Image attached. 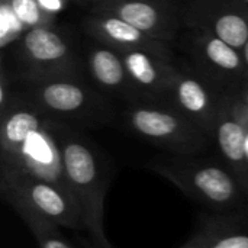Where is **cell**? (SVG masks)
<instances>
[{"label": "cell", "mask_w": 248, "mask_h": 248, "mask_svg": "<svg viewBox=\"0 0 248 248\" xmlns=\"http://www.w3.org/2000/svg\"><path fill=\"white\" fill-rule=\"evenodd\" d=\"M186 0H124L87 9L89 13L119 17L147 36L171 45L185 28Z\"/></svg>", "instance_id": "cell-7"}, {"label": "cell", "mask_w": 248, "mask_h": 248, "mask_svg": "<svg viewBox=\"0 0 248 248\" xmlns=\"http://www.w3.org/2000/svg\"><path fill=\"white\" fill-rule=\"evenodd\" d=\"M38 4L49 15L55 16L58 12H61L64 9V6L70 1V0H36Z\"/></svg>", "instance_id": "cell-20"}, {"label": "cell", "mask_w": 248, "mask_h": 248, "mask_svg": "<svg viewBox=\"0 0 248 248\" xmlns=\"http://www.w3.org/2000/svg\"><path fill=\"white\" fill-rule=\"evenodd\" d=\"M9 3L10 9L20 20V23L26 25L28 29L41 25H52L54 16L46 13L36 0H4Z\"/></svg>", "instance_id": "cell-19"}, {"label": "cell", "mask_w": 248, "mask_h": 248, "mask_svg": "<svg viewBox=\"0 0 248 248\" xmlns=\"http://www.w3.org/2000/svg\"><path fill=\"white\" fill-rule=\"evenodd\" d=\"M23 96L45 118L70 126H97L112 116L105 94L87 84L83 77L25 84Z\"/></svg>", "instance_id": "cell-3"}, {"label": "cell", "mask_w": 248, "mask_h": 248, "mask_svg": "<svg viewBox=\"0 0 248 248\" xmlns=\"http://www.w3.org/2000/svg\"><path fill=\"white\" fill-rule=\"evenodd\" d=\"M225 93L199 71L180 68L166 106L179 110L208 137L214 138Z\"/></svg>", "instance_id": "cell-9"}, {"label": "cell", "mask_w": 248, "mask_h": 248, "mask_svg": "<svg viewBox=\"0 0 248 248\" xmlns=\"http://www.w3.org/2000/svg\"><path fill=\"white\" fill-rule=\"evenodd\" d=\"M241 54H243V58H244V62H246V67H247V71H248V41H247V44L244 45V48H243Z\"/></svg>", "instance_id": "cell-25"}, {"label": "cell", "mask_w": 248, "mask_h": 248, "mask_svg": "<svg viewBox=\"0 0 248 248\" xmlns=\"http://www.w3.org/2000/svg\"><path fill=\"white\" fill-rule=\"evenodd\" d=\"M121 55L142 103L167 105L180 70L173 57H163L148 51H128Z\"/></svg>", "instance_id": "cell-11"}, {"label": "cell", "mask_w": 248, "mask_h": 248, "mask_svg": "<svg viewBox=\"0 0 248 248\" xmlns=\"http://www.w3.org/2000/svg\"><path fill=\"white\" fill-rule=\"evenodd\" d=\"M87 70L96 89L103 94L126 100L129 105L142 103L122 55L113 48L94 41L87 49Z\"/></svg>", "instance_id": "cell-13"}, {"label": "cell", "mask_w": 248, "mask_h": 248, "mask_svg": "<svg viewBox=\"0 0 248 248\" xmlns=\"http://www.w3.org/2000/svg\"><path fill=\"white\" fill-rule=\"evenodd\" d=\"M232 97H234V105H235V109L241 118V121L244 122V126H246V153H247V158H248V108L244 106L237 97L235 94L232 93Z\"/></svg>", "instance_id": "cell-21"}, {"label": "cell", "mask_w": 248, "mask_h": 248, "mask_svg": "<svg viewBox=\"0 0 248 248\" xmlns=\"http://www.w3.org/2000/svg\"><path fill=\"white\" fill-rule=\"evenodd\" d=\"M0 115V167H9L19 157L28 138L44 126L46 118L23 94H13L10 105Z\"/></svg>", "instance_id": "cell-15"}, {"label": "cell", "mask_w": 248, "mask_h": 248, "mask_svg": "<svg viewBox=\"0 0 248 248\" xmlns=\"http://www.w3.org/2000/svg\"><path fill=\"white\" fill-rule=\"evenodd\" d=\"M0 170L19 171L55 185L71 193L64 170L61 150L52 134L48 131L45 122L39 131L33 132L28 138L16 161L9 167H0Z\"/></svg>", "instance_id": "cell-12"}, {"label": "cell", "mask_w": 248, "mask_h": 248, "mask_svg": "<svg viewBox=\"0 0 248 248\" xmlns=\"http://www.w3.org/2000/svg\"><path fill=\"white\" fill-rule=\"evenodd\" d=\"M185 28L211 32L243 51L248 41V10L231 0H190L185 4Z\"/></svg>", "instance_id": "cell-10"}, {"label": "cell", "mask_w": 248, "mask_h": 248, "mask_svg": "<svg viewBox=\"0 0 248 248\" xmlns=\"http://www.w3.org/2000/svg\"><path fill=\"white\" fill-rule=\"evenodd\" d=\"M76 3L84 6L86 9L99 6V4H105V3H113V1H124V0H74Z\"/></svg>", "instance_id": "cell-22"}, {"label": "cell", "mask_w": 248, "mask_h": 248, "mask_svg": "<svg viewBox=\"0 0 248 248\" xmlns=\"http://www.w3.org/2000/svg\"><path fill=\"white\" fill-rule=\"evenodd\" d=\"M45 125L61 150L67 182L81 211L83 230L97 248H113L106 238L103 224L105 196L110 179L102 155L74 126L48 118Z\"/></svg>", "instance_id": "cell-1"}, {"label": "cell", "mask_w": 248, "mask_h": 248, "mask_svg": "<svg viewBox=\"0 0 248 248\" xmlns=\"http://www.w3.org/2000/svg\"><path fill=\"white\" fill-rule=\"evenodd\" d=\"M231 93H234L235 94V97L244 105V106H247L248 108V83L247 84H244L243 87H240L238 90H235V92H231Z\"/></svg>", "instance_id": "cell-23"}, {"label": "cell", "mask_w": 248, "mask_h": 248, "mask_svg": "<svg viewBox=\"0 0 248 248\" xmlns=\"http://www.w3.org/2000/svg\"><path fill=\"white\" fill-rule=\"evenodd\" d=\"M214 138L224 164L232 171L248 193V158L246 153V126L241 121L232 93H225L217 119Z\"/></svg>", "instance_id": "cell-16"}, {"label": "cell", "mask_w": 248, "mask_h": 248, "mask_svg": "<svg viewBox=\"0 0 248 248\" xmlns=\"http://www.w3.org/2000/svg\"><path fill=\"white\" fill-rule=\"evenodd\" d=\"M0 190L4 201L17 212L38 215L57 227L83 228V218L74 196L32 176L0 170Z\"/></svg>", "instance_id": "cell-6"}, {"label": "cell", "mask_w": 248, "mask_h": 248, "mask_svg": "<svg viewBox=\"0 0 248 248\" xmlns=\"http://www.w3.org/2000/svg\"><path fill=\"white\" fill-rule=\"evenodd\" d=\"M17 215L31 230L39 248H73L62 238L55 224L29 212H17Z\"/></svg>", "instance_id": "cell-18"}, {"label": "cell", "mask_w": 248, "mask_h": 248, "mask_svg": "<svg viewBox=\"0 0 248 248\" xmlns=\"http://www.w3.org/2000/svg\"><path fill=\"white\" fill-rule=\"evenodd\" d=\"M190 52L199 65V73L230 93L248 83V71L241 51L232 48L211 32L187 28Z\"/></svg>", "instance_id": "cell-8"}, {"label": "cell", "mask_w": 248, "mask_h": 248, "mask_svg": "<svg viewBox=\"0 0 248 248\" xmlns=\"http://www.w3.org/2000/svg\"><path fill=\"white\" fill-rule=\"evenodd\" d=\"M83 26L93 41L102 42L119 54L128 51H148L163 57H173L169 44L147 36L119 17L87 13Z\"/></svg>", "instance_id": "cell-14"}, {"label": "cell", "mask_w": 248, "mask_h": 248, "mask_svg": "<svg viewBox=\"0 0 248 248\" xmlns=\"http://www.w3.org/2000/svg\"><path fill=\"white\" fill-rule=\"evenodd\" d=\"M243 3H246V4H248V0H241Z\"/></svg>", "instance_id": "cell-26"}, {"label": "cell", "mask_w": 248, "mask_h": 248, "mask_svg": "<svg viewBox=\"0 0 248 248\" xmlns=\"http://www.w3.org/2000/svg\"><path fill=\"white\" fill-rule=\"evenodd\" d=\"M182 248H208V246H206V243L203 241V238L198 234L192 241H189L185 247Z\"/></svg>", "instance_id": "cell-24"}, {"label": "cell", "mask_w": 248, "mask_h": 248, "mask_svg": "<svg viewBox=\"0 0 248 248\" xmlns=\"http://www.w3.org/2000/svg\"><path fill=\"white\" fill-rule=\"evenodd\" d=\"M124 122L138 137L174 155L195 157L205 153L212 140L179 110L166 105H128Z\"/></svg>", "instance_id": "cell-5"}, {"label": "cell", "mask_w": 248, "mask_h": 248, "mask_svg": "<svg viewBox=\"0 0 248 248\" xmlns=\"http://www.w3.org/2000/svg\"><path fill=\"white\" fill-rule=\"evenodd\" d=\"M199 235L208 248H248V209L211 219Z\"/></svg>", "instance_id": "cell-17"}, {"label": "cell", "mask_w": 248, "mask_h": 248, "mask_svg": "<svg viewBox=\"0 0 248 248\" xmlns=\"http://www.w3.org/2000/svg\"><path fill=\"white\" fill-rule=\"evenodd\" d=\"M147 169L176 185L195 202L214 211L232 214L248 209V193L225 164L174 155L154 158Z\"/></svg>", "instance_id": "cell-2"}, {"label": "cell", "mask_w": 248, "mask_h": 248, "mask_svg": "<svg viewBox=\"0 0 248 248\" xmlns=\"http://www.w3.org/2000/svg\"><path fill=\"white\" fill-rule=\"evenodd\" d=\"M15 55L23 84L81 77L80 61L71 44L52 25L26 29L16 39Z\"/></svg>", "instance_id": "cell-4"}]
</instances>
